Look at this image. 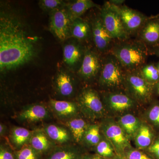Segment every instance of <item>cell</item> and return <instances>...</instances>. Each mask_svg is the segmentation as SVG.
<instances>
[{
    "mask_svg": "<svg viewBox=\"0 0 159 159\" xmlns=\"http://www.w3.org/2000/svg\"><path fill=\"white\" fill-rule=\"evenodd\" d=\"M64 124L70 132L74 142L78 144L82 143L89 125L85 120L76 116L65 120Z\"/></svg>",
    "mask_w": 159,
    "mask_h": 159,
    "instance_id": "22",
    "label": "cell"
},
{
    "mask_svg": "<svg viewBox=\"0 0 159 159\" xmlns=\"http://www.w3.org/2000/svg\"><path fill=\"white\" fill-rule=\"evenodd\" d=\"M157 69L158 71L159 74V61L158 62L156 63H155Z\"/></svg>",
    "mask_w": 159,
    "mask_h": 159,
    "instance_id": "41",
    "label": "cell"
},
{
    "mask_svg": "<svg viewBox=\"0 0 159 159\" xmlns=\"http://www.w3.org/2000/svg\"></svg>",
    "mask_w": 159,
    "mask_h": 159,
    "instance_id": "44",
    "label": "cell"
},
{
    "mask_svg": "<svg viewBox=\"0 0 159 159\" xmlns=\"http://www.w3.org/2000/svg\"><path fill=\"white\" fill-rule=\"evenodd\" d=\"M148 151L154 159H159V139L148 148Z\"/></svg>",
    "mask_w": 159,
    "mask_h": 159,
    "instance_id": "35",
    "label": "cell"
},
{
    "mask_svg": "<svg viewBox=\"0 0 159 159\" xmlns=\"http://www.w3.org/2000/svg\"><path fill=\"white\" fill-rule=\"evenodd\" d=\"M89 22L95 48L102 55L108 54L115 41L106 29L100 15V10L94 15Z\"/></svg>",
    "mask_w": 159,
    "mask_h": 159,
    "instance_id": "7",
    "label": "cell"
},
{
    "mask_svg": "<svg viewBox=\"0 0 159 159\" xmlns=\"http://www.w3.org/2000/svg\"><path fill=\"white\" fill-rule=\"evenodd\" d=\"M14 154L15 159H43V157L29 144L14 150Z\"/></svg>",
    "mask_w": 159,
    "mask_h": 159,
    "instance_id": "30",
    "label": "cell"
},
{
    "mask_svg": "<svg viewBox=\"0 0 159 159\" xmlns=\"http://www.w3.org/2000/svg\"><path fill=\"white\" fill-rule=\"evenodd\" d=\"M50 114L46 106L40 104L28 106L20 112L17 118L20 121L37 122L48 119Z\"/></svg>",
    "mask_w": 159,
    "mask_h": 159,
    "instance_id": "15",
    "label": "cell"
},
{
    "mask_svg": "<svg viewBox=\"0 0 159 159\" xmlns=\"http://www.w3.org/2000/svg\"><path fill=\"white\" fill-rule=\"evenodd\" d=\"M29 145L43 156L48 154L57 145L49 138L43 129H39L34 130Z\"/></svg>",
    "mask_w": 159,
    "mask_h": 159,
    "instance_id": "16",
    "label": "cell"
},
{
    "mask_svg": "<svg viewBox=\"0 0 159 159\" xmlns=\"http://www.w3.org/2000/svg\"><path fill=\"white\" fill-rule=\"evenodd\" d=\"M86 47L83 48L79 44L70 43L63 48V59L65 62L70 66L81 65Z\"/></svg>",
    "mask_w": 159,
    "mask_h": 159,
    "instance_id": "20",
    "label": "cell"
},
{
    "mask_svg": "<svg viewBox=\"0 0 159 159\" xmlns=\"http://www.w3.org/2000/svg\"><path fill=\"white\" fill-rule=\"evenodd\" d=\"M125 1H122V0H112V1H109V2L113 4L116 6H119L121 5H123V3Z\"/></svg>",
    "mask_w": 159,
    "mask_h": 159,
    "instance_id": "39",
    "label": "cell"
},
{
    "mask_svg": "<svg viewBox=\"0 0 159 159\" xmlns=\"http://www.w3.org/2000/svg\"><path fill=\"white\" fill-rule=\"evenodd\" d=\"M0 159H15L14 151L9 147L1 145L0 147Z\"/></svg>",
    "mask_w": 159,
    "mask_h": 159,
    "instance_id": "34",
    "label": "cell"
},
{
    "mask_svg": "<svg viewBox=\"0 0 159 159\" xmlns=\"http://www.w3.org/2000/svg\"><path fill=\"white\" fill-rule=\"evenodd\" d=\"M153 86L142 77L140 70L125 71V91L136 101L148 102L153 94Z\"/></svg>",
    "mask_w": 159,
    "mask_h": 159,
    "instance_id": "4",
    "label": "cell"
},
{
    "mask_svg": "<svg viewBox=\"0 0 159 159\" xmlns=\"http://www.w3.org/2000/svg\"><path fill=\"white\" fill-rule=\"evenodd\" d=\"M33 130L24 127H14L11 129L10 134V141L15 150H19L23 146L29 144Z\"/></svg>",
    "mask_w": 159,
    "mask_h": 159,
    "instance_id": "23",
    "label": "cell"
},
{
    "mask_svg": "<svg viewBox=\"0 0 159 159\" xmlns=\"http://www.w3.org/2000/svg\"><path fill=\"white\" fill-rule=\"evenodd\" d=\"M95 153L107 159H114L117 156L112 145L107 139H102L94 147Z\"/></svg>",
    "mask_w": 159,
    "mask_h": 159,
    "instance_id": "28",
    "label": "cell"
},
{
    "mask_svg": "<svg viewBox=\"0 0 159 159\" xmlns=\"http://www.w3.org/2000/svg\"><path fill=\"white\" fill-rule=\"evenodd\" d=\"M136 38L148 49L159 47V18L151 16L137 34Z\"/></svg>",
    "mask_w": 159,
    "mask_h": 159,
    "instance_id": "12",
    "label": "cell"
},
{
    "mask_svg": "<svg viewBox=\"0 0 159 159\" xmlns=\"http://www.w3.org/2000/svg\"><path fill=\"white\" fill-rule=\"evenodd\" d=\"M110 53L115 56L125 71L140 70L146 64L149 49L136 38L114 42Z\"/></svg>",
    "mask_w": 159,
    "mask_h": 159,
    "instance_id": "2",
    "label": "cell"
},
{
    "mask_svg": "<svg viewBox=\"0 0 159 159\" xmlns=\"http://www.w3.org/2000/svg\"><path fill=\"white\" fill-rule=\"evenodd\" d=\"M36 38L29 35L22 24L9 15L0 18V69L12 70L33 59Z\"/></svg>",
    "mask_w": 159,
    "mask_h": 159,
    "instance_id": "1",
    "label": "cell"
},
{
    "mask_svg": "<svg viewBox=\"0 0 159 159\" xmlns=\"http://www.w3.org/2000/svg\"><path fill=\"white\" fill-rule=\"evenodd\" d=\"M49 103L54 115L64 121L77 116L80 111L77 103L74 102L51 99Z\"/></svg>",
    "mask_w": 159,
    "mask_h": 159,
    "instance_id": "14",
    "label": "cell"
},
{
    "mask_svg": "<svg viewBox=\"0 0 159 159\" xmlns=\"http://www.w3.org/2000/svg\"><path fill=\"white\" fill-rule=\"evenodd\" d=\"M77 103L80 111L91 120L101 118L105 114L100 96L93 89L89 88L84 89L79 95Z\"/></svg>",
    "mask_w": 159,
    "mask_h": 159,
    "instance_id": "5",
    "label": "cell"
},
{
    "mask_svg": "<svg viewBox=\"0 0 159 159\" xmlns=\"http://www.w3.org/2000/svg\"><path fill=\"white\" fill-rule=\"evenodd\" d=\"M43 129L49 138L57 145H68L72 140L74 141L70 130L63 126L48 124Z\"/></svg>",
    "mask_w": 159,
    "mask_h": 159,
    "instance_id": "18",
    "label": "cell"
},
{
    "mask_svg": "<svg viewBox=\"0 0 159 159\" xmlns=\"http://www.w3.org/2000/svg\"><path fill=\"white\" fill-rule=\"evenodd\" d=\"M102 130L106 139L113 147L117 156L124 158L131 146L128 136L122 127L116 122H107L102 125Z\"/></svg>",
    "mask_w": 159,
    "mask_h": 159,
    "instance_id": "10",
    "label": "cell"
},
{
    "mask_svg": "<svg viewBox=\"0 0 159 159\" xmlns=\"http://www.w3.org/2000/svg\"><path fill=\"white\" fill-rule=\"evenodd\" d=\"M158 17H159V14H158V15H156Z\"/></svg>",
    "mask_w": 159,
    "mask_h": 159,
    "instance_id": "43",
    "label": "cell"
},
{
    "mask_svg": "<svg viewBox=\"0 0 159 159\" xmlns=\"http://www.w3.org/2000/svg\"><path fill=\"white\" fill-rule=\"evenodd\" d=\"M140 71L144 79L152 84L159 81L158 71L155 63L146 64L140 69Z\"/></svg>",
    "mask_w": 159,
    "mask_h": 159,
    "instance_id": "29",
    "label": "cell"
},
{
    "mask_svg": "<svg viewBox=\"0 0 159 159\" xmlns=\"http://www.w3.org/2000/svg\"><path fill=\"white\" fill-rule=\"evenodd\" d=\"M155 93L158 96H159V81L154 84L153 93Z\"/></svg>",
    "mask_w": 159,
    "mask_h": 159,
    "instance_id": "40",
    "label": "cell"
},
{
    "mask_svg": "<svg viewBox=\"0 0 159 159\" xmlns=\"http://www.w3.org/2000/svg\"><path fill=\"white\" fill-rule=\"evenodd\" d=\"M80 159H107L102 157L97 154L84 153Z\"/></svg>",
    "mask_w": 159,
    "mask_h": 159,
    "instance_id": "36",
    "label": "cell"
},
{
    "mask_svg": "<svg viewBox=\"0 0 159 159\" xmlns=\"http://www.w3.org/2000/svg\"><path fill=\"white\" fill-rule=\"evenodd\" d=\"M112 5L118 11L129 36L130 38L136 37L137 34L149 17L125 5L117 6Z\"/></svg>",
    "mask_w": 159,
    "mask_h": 159,
    "instance_id": "8",
    "label": "cell"
},
{
    "mask_svg": "<svg viewBox=\"0 0 159 159\" xmlns=\"http://www.w3.org/2000/svg\"><path fill=\"white\" fill-rule=\"evenodd\" d=\"M123 158L125 159H154L139 149H132V148H130L126 152Z\"/></svg>",
    "mask_w": 159,
    "mask_h": 159,
    "instance_id": "32",
    "label": "cell"
},
{
    "mask_svg": "<svg viewBox=\"0 0 159 159\" xmlns=\"http://www.w3.org/2000/svg\"><path fill=\"white\" fill-rule=\"evenodd\" d=\"M102 55L95 48L86 47L82 63L77 70L79 77L86 81L98 79L102 68Z\"/></svg>",
    "mask_w": 159,
    "mask_h": 159,
    "instance_id": "9",
    "label": "cell"
},
{
    "mask_svg": "<svg viewBox=\"0 0 159 159\" xmlns=\"http://www.w3.org/2000/svg\"><path fill=\"white\" fill-rule=\"evenodd\" d=\"M101 7L91 0H77L67 3L66 6L72 21L81 17V16L89 9L93 8L100 9Z\"/></svg>",
    "mask_w": 159,
    "mask_h": 159,
    "instance_id": "21",
    "label": "cell"
},
{
    "mask_svg": "<svg viewBox=\"0 0 159 159\" xmlns=\"http://www.w3.org/2000/svg\"><path fill=\"white\" fill-rule=\"evenodd\" d=\"M56 84L57 90L64 97H69L74 92V86L70 76L65 72H60L57 75Z\"/></svg>",
    "mask_w": 159,
    "mask_h": 159,
    "instance_id": "25",
    "label": "cell"
},
{
    "mask_svg": "<svg viewBox=\"0 0 159 159\" xmlns=\"http://www.w3.org/2000/svg\"><path fill=\"white\" fill-rule=\"evenodd\" d=\"M100 12L106 29L115 41L131 38L125 31L118 11L108 1L101 6Z\"/></svg>",
    "mask_w": 159,
    "mask_h": 159,
    "instance_id": "6",
    "label": "cell"
},
{
    "mask_svg": "<svg viewBox=\"0 0 159 159\" xmlns=\"http://www.w3.org/2000/svg\"><path fill=\"white\" fill-rule=\"evenodd\" d=\"M67 4V3L61 0H41L39 3L41 9L50 12L66 7Z\"/></svg>",
    "mask_w": 159,
    "mask_h": 159,
    "instance_id": "31",
    "label": "cell"
},
{
    "mask_svg": "<svg viewBox=\"0 0 159 159\" xmlns=\"http://www.w3.org/2000/svg\"><path fill=\"white\" fill-rule=\"evenodd\" d=\"M119 124L129 137L135 136L141 125L139 119L131 114H126L121 117Z\"/></svg>",
    "mask_w": 159,
    "mask_h": 159,
    "instance_id": "24",
    "label": "cell"
},
{
    "mask_svg": "<svg viewBox=\"0 0 159 159\" xmlns=\"http://www.w3.org/2000/svg\"><path fill=\"white\" fill-rule=\"evenodd\" d=\"M71 36L81 43L88 42L92 39V29L88 20L81 17L73 20L70 27Z\"/></svg>",
    "mask_w": 159,
    "mask_h": 159,
    "instance_id": "19",
    "label": "cell"
},
{
    "mask_svg": "<svg viewBox=\"0 0 159 159\" xmlns=\"http://www.w3.org/2000/svg\"><path fill=\"white\" fill-rule=\"evenodd\" d=\"M148 118L154 125L159 127V104H156L151 107L148 112Z\"/></svg>",
    "mask_w": 159,
    "mask_h": 159,
    "instance_id": "33",
    "label": "cell"
},
{
    "mask_svg": "<svg viewBox=\"0 0 159 159\" xmlns=\"http://www.w3.org/2000/svg\"><path fill=\"white\" fill-rule=\"evenodd\" d=\"M103 99L109 108L116 112L124 111L132 108L136 101L126 92L120 91L104 92Z\"/></svg>",
    "mask_w": 159,
    "mask_h": 159,
    "instance_id": "13",
    "label": "cell"
},
{
    "mask_svg": "<svg viewBox=\"0 0 159 159\" xmlns=\"http://www.w3.org/2000/svg\"><path fill=\"white\" fill-rule=\"evenodd\" d=\"M125 70L111 53L102 55V66L98 83L105 92L125 91Z\"/></svg>",
    "mask_w": 159,
    "mask_h": 159,
    "instance_id": "3",
    "label": "cell"
},
{
    "mask_svg": "<svg viewBox=\"0 0 159 159\" xmlns=\"http://www.w3.org/2000/svg\"><path fill=\"white\" fill-rule=\"evenodd\" d=\"M150 55H155L159 57V47L149 49Z\"/></svg>",
    "mask_w": 159,
    "mask_h": 159,
    "instance_id": "37",
    "label": "cell"
},
{
    "mask_svg": "<svg viewBox=\"0 0 159 159\" xmlns=\"http://www.w3.org/2000/svg\"><path fill=\"white\" fill-rule=\"evenodd\" d=\"M84 153L74 145H57L43 159H80Z\"/></svg>",
    "mask_w": 159,
    "mask_h": 159,
    "instance_id": "17",
    "label": "cell"
},
{
    "mask_svg": "<svg viewBox=\"0 0 159 159\" xmlns=\"http://www.w3.org/2000/svg\"><path fill=\"white\" fill-rule=\"evenodd\" d=\"M100 127L97 124H91L88 126L83 142L89 147H95L101 140Z\"/></svg>",
    "mask_w": 159,
    "mask_h": 159,
    "instance_id": "27",
    "label": "cell"
},
{
    "mask_svg": "<svg viewBox=\"0 0 159 159\" xmlns=\"http://www.w3.org/2000/svg\"><path fill=\"white\" fill-rule=\"evenodd\" d=\"M114 159H125L123 158L120 157H116Z\"/></svg>",
    "mask_w": 159,
    "mask_h": 159,
    "instance_id": "42",
    "label": "cell"
},
{
    "mask_svg": "<svg viewBox=\"0 0 159 159\" xmlns=\"http://www.w3.org/2000/svg\"><path fill=\"white\" fill-rule=\"evenodd\" d=\"M72 22L66 7L50 12V30L60 40H65L71 36Z\"/></svg>",
    "mask_w": 159,
    "mask_h": 159,
    "instance_id": "11",
    "label": "cell"
},
{
    "mask_svg": "<svg viewBox=\"0 0 159 159\" xmlns=\"http://www.w3.org/2000/svg\"><path fill=\"white\" fill-rule=\"evenodd\" d=\"M153 139V133L148 125L142 124L136 135L135 141L139 149L148 148Z\"/></svg>",
    "mask_w": 159,
    "mask_h": 159,
    "instance_id": "26",
    "label": "cell"
},
{
    "mask_svg": "<svg viewBox=\"0 0 159 159\" xmlns=\"http://www.w3.org/2000/svg\"><path fill=\"white\" fill-rule=\"evenodd\" d=\"M7 128L6 125L3 123H1L0 124V135L1 137L3 136L6 133Z\"/></svg>",
    "mask_w": 159,
    "mask_h": 159,
    "instance_id": "38",
    "label": "cell"
}]
</instances>
